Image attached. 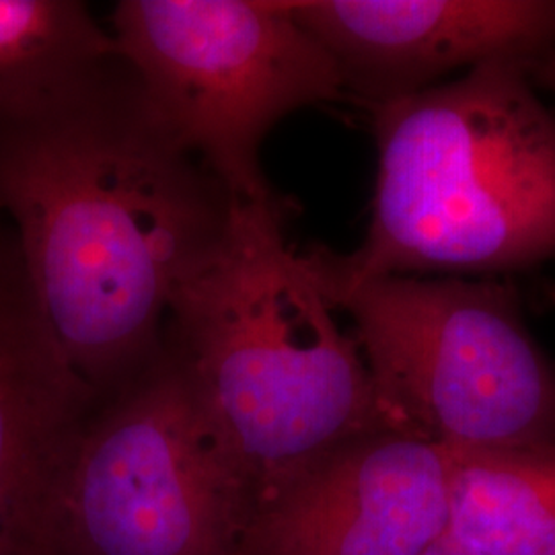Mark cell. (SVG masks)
<instances>
[{"mask_svg": "<svg viewBox=\"0 0 555 555\" xmlns=\"http://www.w3.org/2000/svg\"><path fill=\"white\" fill-rule=\"evenodd\" d=\"M235 198L124 64L0 126V215L62 352L101 401L159 357L171 300Z\"/></svg>", "mask_w": 555, "mask_h": 555, "instance_id": "cell-1", "label": "cell"}, {"mask_svg": "<svg viewBox=\"0 0 555 555\" xmlns=\"http://www.w3.org/2000/svg\"><path fill=\"white\" fill-rule=\"evenodd\" d=\"M288 215L280 196L235 199L217 249L171 300L163 336L258 506L389 426L357 337L286 238Z\"/></svg>", "mask_w": 555, "mask_h": 555, "instance_id": "cell-2", "label": "cell"}, {"mask_svg": "<svg viewBox=\"0 0 555 555\" xmlns=\"http://www.w3.org/2000/svg\"><path fill=\"white\" fill-rule=\"evenodd\" d=\"M369 112L366 235L350 254H302L325 298L377 278H492L555 258V114L529 64H483Z\"/></svg>", "mask_w": 555, "mask_h": 555, "instance_id": "cell-3", "label": "cell"}, {"mask_svg": "<svg viewBox=\"0 0 555 555\" xmlns=\"http://www.w3.org/2000/svg\"><path fill=\"white\" fill-rule=\"evenodd\" d=\"M385 422L444 451L555 447V369L496 278H377L327 297Z\"/></svg>", "mask_w": 555, "mask_h": 555, "instance_id": "cell-4", "label": "cell"}, {"mask_svg": "<svg viewBox=\"0 0 555 555\" xmlns=\"http://www.w3.org/2000/svg\"><path fill=\"white\" fill-rule=\"evenodd\" d=\"M109 34L155 118L243 202L278 196L261 169L278 124L346 98L284 0H119Z\"/></svg>", "mask_w": 555, "mask_h": 555, "instance_id": "cell-5", "label": "cell"}, {"mask_svg": "<svg viewBox=\"0 0 555 555\" xmlns=\"http://www.w3.org/2000/svg\"><path fill=\"white\" fill-rule=\"evenodd\" d=\"M249 481L163 344L89 417L60 498L62 555H243Z\"/></svg>", "mask_w": 555, "mask_h": 555, "instance_id": "cell-6", "label": "cell"}, {"mask_svg": "<svg viewBox=\"0 0 555 555\" xmlns=\"http://www.w3.org/2000/svg\"><path fill=\"white\" fill-rule=\"evenodd\" d=\"M447 527V451L387 426L266 498L243 555H422Z\"/></svg>", "mask_w": 555, "mask_h": 555, "instance_id": "cell-7", "label": "cell"}, {"mask_svg": "<svg viewBox=\"0 0 555 555\" xmlns=\"http://www.w3.org/2000/svg\"><path fill=\"white\" fill-rule=\"evenodd\" d=\"M293 17L366 109L492 62L533 68L555 43V0H297Z\"/></svg>", "mask_w": 555, "mask_h": 555, "instance_id": "cell-8", "label": "cell"}, {"mask_svg": "<svg viewBox=\"0 0 555 555\" xmlns=\"http://www.w3.org/2000/svg\"><path fill=\"white\" fill-rule=\"evenodd\" d=\"M101 399L75 373L0 229V555H62V488Z\"/></svg>", "mask_w": 555, "mask_h": 555, "instance_id": "cell-9", "label": "cell"}, {"mask_svg": "<svg viewBox=\"0 0 555 555\" xmlns=\"http://www.w3.org/2000/svg\"><path fill=\"white\" fill-rule=\"evenodd\" d=\"M447 455V535L477 555H555V447Z\"/></svg>", "mask_w": 555, "mask_h": 555, "instance_id": "cell-10", "label": "cell"}, {"mask_svg": "<svg viewBox=\"0 0 555 555\" xmlns=\"http://www.w3.org/2000/svg\"><path fill=\"white\" fill-rule=\"evenodd\" d=\"M79 0H0V126L29 118L118 64Z\"/></svg>", "mask_w": 555, "mask_h": 555, "instance_id": "cell-11", "label": "cell"}, {"mask_svg": "<svg viewBox=\"0 0 555 555\" xmlns=\"http://www.w3.org/2000/svg\"><path fill=\"white\" fill-rule=\"evenodd\" d=\"M531 80L535 87H543L555 93V43L533 64Z\"/></svg>", "mask_w": 555, "mask_h": 555, "instance_id": "cell-12", "label": "cell"}, {"mask_svg": "<svg viewBox=\"0 0 555 555\" xmlns=\"http://www.w3.org/2000/svg\"><path fill=\"white\" fill-rule=\"evenodd\" d=\"M422 555H477L476 552H469V550H465L463 545H459L455 539H451V537L444 535L440 537L438 541H435L426 552Z\"/></svg>", "mask_w": 555, "mask_h": 555, "instance_id": "cell-13", "label": "cell"}, {"mask_svg": "<svg viewBox=\"0 0 555 555\" xmlns=\"http://www.w3.org/2000/svg\"><path fill=\"white\" fill-rule=\"evenodd\" d=\"M0 229H2V215H0Z\"/></svg>", "mask_w": 555, "mask_h": 555, "instance_id": "cell-14", "label": "cell"}]
</instances>
